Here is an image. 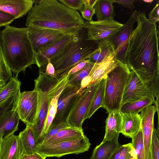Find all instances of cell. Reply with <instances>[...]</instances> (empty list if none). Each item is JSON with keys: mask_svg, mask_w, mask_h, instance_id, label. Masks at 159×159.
<instances>
[{"mask_svg": "<svg viewBox=\"0 0 159 159\" xmlns=\"http://www.w3.org/2000/svg\"><path fill=\"white\" fill-rule=\"evenodd\" d=\"M112 3H118L123 7L129 9H133L134 8V0H111Z\"/></svg>", "mask_w": 159, "mask_h": 159, "instance_id": "ee69618b", "label": "cell"}, {"mask_svg": "<svg viewBox=\"0 0 159 159\" xmlns=\"http://www.w3.org/2000/svg\"><path fill=\"white\" fill-rule=\"evenodd\" d=\"M45 74L49 75L52 78H57L55 75V70L54 66L51 62L50 60L48 61L46 65Z\"/></svg>", "mask_w": 159, "mask_h": 159, "instance_id": "bcb514c9", "label": "cell"}, {"mask_svg": "<svg viewBox=\"0 0 159 159\" xmlns=\"http://www.w3.org/2000/svg\"><path fill=\"white\" fill-rule=\"evenodd\" d=\"M15 19L13 16L0 10V27L9 25Z\"/></svg>", "mask_w": 159, "mask_h": 159, "instance_id": "60d3db41", "label": "cell"}, {"mask_svg": "<svg viewBox=\"0 0 159 159\" xmlns=\"http://www.w3.org/2000/svg\"><path fill=\"white\" fill-rule=\"evenodd\" d=\"M28 36L35 53L63 38L68 34L57 30L29 28Z\"/></svg>", "mask_w": 159, "mask_h": 159, "instance_id": "4fadbf2b", "label": "cell"}, {"mask_svg": "<svg viewBox=\"0 0 159 159\" xmlns=\"http://www.w3.org/2000/svg\"><path fill=\"white\" fill-rule=\"evenodd\" d=\"M94 64L89 61L81 70L70 75L68 84L72 86L80 85L82 80L89 75Z\"/></svg>", "mask_w": 159, "mask_h": 159, "instance_id": "1f68e13d", "label": "cell"}, {"mask_svg": "<svg viewBox=\"0 0 159 159\" xmlns=\"http://www.w3.org/2000/svg\"><path fill=\"white\" fill-rule=\"evenodd\" d=\"M119 61L116 59L113 48H111L103 60L99 63H95L90 73L92 74L89 87L98 84L117 66Z\"/></svg>", "mask_w": 159, "mask_h": 159, "instance_id": "9a60e30c", "label": "cell"}, {"mask_svg": "<svg viewBox=\"0 0 159 159\" xmlns=\"http://www.w3.org/2000/svg\"><path fill=\"white\" fill-rule=\"evenodd\" d=\"M143 1L146 3H151L153 1L152 0H143Z\"/></svg>", "mask_w": 159, "mask_h": 159, "instance_id": "681fc988", "label": "cell"}, {"mask_svg": "<svg viewBox=\"0 0 159 159\" xmlns=\"http://www.w3.org/2000/svg\"><path fill=\"white\" fill-rule=\"evenodd\" d=\"M32 125H26L25 129L18 135L23 155H30L37 152V145Z\"/></svg>", "mask_w": 159, "mask_h": 159, "instance_id": "cb8c5ba5", "label": "cell"}, {"mask_svg": "<svg viewBox=\"0 0 159 159\" xmlns=\"http://www.w3.org/2000/svg\"><path fill=\"white\" fill-rule=\"evenodd\" d=\"M20 120L16 112L12 109L0 120V139L3 140L14 134L18 129Z\"/></svg>", "mask_w": 159, "mask_h": 159, "instance_id": "44dd1931", "label": "cell"}, {"mask_svg": "<svg viewBox=\"0 0 159 159\" xmlns=\"http://www.w3.org/2000/svg\"><path fill=\"white\" fill-rule=\"evenodd\" d=\"M124 148L119 159H137L136 154L131 143L124 144Z\"/></svg>", "mask_w": 159, "mask_h": 159, "instance_id": "8d00e7d4", "label": "cell"}, {"mask_svg": "<svg viewBox=\"0 0 159 159\" xmlns=\"http://www.w3.org/2000/svg\"><path fill=\"white\" fill-rule=\"evenodd\" d=\"M121 114L122 118L121 133L127 137L132 138L141 128L140 114L134 112Z\"/></svg>", "mask_w": 159, "mask_h": 159, "instance_id": "7402d4cb", "label": "cell"}, {"mask_svg": "<svg viewBox=\"0 0 159 159\" xmlns=\"http://www.w3.org/2000/svg\"><path fill=\"white\" fill-rule=\"evenodd\" d=\"M59 79L54 78L40 72L34 80V89L38 96V109L36 119L32 128L36 143L43 135L49 107L48 93L57 83Z\"/></svg>", "mask_w": 159, "mask_h": 159, "instance_id": "52a82bcc", "label": "cell"}, {"mask_svg": "<svg viewBox=\"0 0 159 159\" xmlns=\"http://www.w3.org/2000/svg\"><path fill=\"white\" fill-rule=\"evenodd\" d=\"M84 135L83 129L69 127L60 130L54 136L42 144H52L67 141L80 138Z\"/></svg>", "mask_w": 159, "mask_h": 159, "instance_id": "4316f807", "label": "cell"}, {"mask_svg": "<svg viewBox=\"0 0 159 159\" xmlns=\"http://www.w3.org/2000/svg\"><path fill=\"white\" fill-rule=\"evenodd\" d=\"M29 28L8 25L1 31L4 56L11 72L18 76L35 64V53L28 36Z\"/></svg>", "mask_w": 159, "mask_h": 159, "instance_id": "3957f363", "label": "cell"}, {"mask_svg": "<svg viewBox=\"0 0 159 159\" xmlns=\"http://www.w3.org/2000/svg\"><path fill=\"white\" fill-rule=\"evenodd\" d=\"M37 109V93L34 89L20 92L15 96L12 109L26 125H34Z\"/></svg>", "mask_w": 159, "mask_h": 159, "instance_id": "9c48e42d", "label": "cell"}, {"mask_svg": "<svg viewBox=\"0 0 159 159\" xmlns=\"http://www.w3.org/2000/svg\"><path fill=\"white\" fill-rule=\"evenodd\" d=\"M12 77V72L8 67L4 56L0 31V88L5 85Z\"/></svg>", "mask_w": 159, "mask_h": 159, "instance_id": "4dcf8cb0", "label": "cell"}, {"mask_svg": "<svg viewBox=\"0 0 159 159\" xmlns=\"http://www.w3.org/2000/svg\"><path fill=\"white\" fill-rule=\"evenodd\" d=\"M131 138V143L135 151L137 159H145L144 146L141 128Z\"/></svg>", "mask_w": 159, "mask_h": 159, "instance_id": "d6a6232c", "label": "cell"}, {"mask_svg": "<svg viewBox=\"0 0 159 159\" xmlns=\"http://www.w3.org/2000/svg\"><path fill=\"white\" fill-rule=\"evenodd\" d=\"M157 112L154 105H150L143 110L140 114L141 128L144 146L145 159H152L150 151L151 142L154 128V119Z\"/></svg>", "mask_w": 159, "mask_h": 159, "instance_id": "5bb4252c", "label": "cell"}, {"mask_svg": "<svg viewBox=\"0 0 159 159\" xmlns=\"http://www.w3.org/2000/svg\"><path fill=\"white\" fill-rule=\"evenodd\" d=\"M15 96L9 98L0 105V120L12 109Z\"/></svg>", "mask_w": 159, "mask_h": 159, "instance_id": "ab89813d", "label": "cell"}, {"mask_svg": "<svg viewBox=\"0 0 159 159\" xmlns=\"http://www.w3.org/2000/svg\"><path fill=\"white\" fill-rule=\"evenodd\" d=\"M33 4V0H0V10L13 16L16 19L28 13Z\"/></svg>", "mask_w": 159, "mask_h": 159, "instance_id": "ac0fdd59", "label": "cell"}, {"mask_svg": "<svg viewBox=\"0 0 159 159\" xmlns=\"http://www.w3.org/2000/svg\"><path fill=\"white\" fill-rule=\"evenodd\" d=\"M21 82L17 76H13L5 85L0 88V105L9 98L20 92Z\"/></svg>", "mask_w": 159, "mask_h": 159, "instance_id": "83f0119b", "label": "cell"}, {"mask_svg": "<svg viewBox=\"0 0 159 159\" xmlns=\"http://www.w3.org/2000/svg\"><path fill=\"white\" fill-rule=\"evenodd\" d=\"M69 77L70 75H67L60 78L48 93V110L42 136L48 132L52 124L56 113L59 96L68 83Z\"/></svg>", "mask_w": 159, "mask_h": 159, "instance_id": "e0dca14e", "label": "cell"}, {"mask_svg": "<svg viewBox=\"0 0 159 159\" xmlns=\"http://www.w3.org/2000/svg\"><path fill=\"white\" fill-rule=\"evenodd\" d=\"M137 25L130 34L126 54L130 70L149 75H159L158 32L144 11H134Z\"/></svg>", "mask_w": 159, "mask_h": 159, "instance_id": "6da1fadb", "label": "cell"}, {"mask_svg": "<svg viewBox=\"0 0 159 159\" xmlns=\"http://www.w3.org/2000/svg\"><path fill=\"white\" fill-rule=\"evenodd\" d=\"M105 133L103 141L109 139L121 133L122 118L120 111L109 113L106 121Z\"/></svg>", "mask_w": 159, "mask_h": 159, "instance_id": "d4e9b609", "label": "cell"}, {"mask_svg": "<svg viewBox=\"0 0 159 159\" xmlns=\"http://www.w3.org/2000/svg\"><path fill=\"white\" fill-rule=\"evenodd\" d=\"M123 24L114 19L86 21L84 27L86 30L87 39L98 41H107L118 31Z\"/></svg>", "mask_w": 159, "mask_h": 159, "instance_id": "8fae6325", "label": "cell"}, {"mask_svg": "<svg viewBox=\"0 0 159 159\" xmlns=\"http://www.w3.org/2000/svg\"><path fill=\"white\" fill-rule=\"evenodd\" d=\"M124 147V144L120 145L114 151L109 159H119Z\"/></svg>", "mask_w": 159, "mask_h": 159, "instance_id": "7dc6e473", "label": "cell"}, {"mask_svg": "<svg viewBox=\"0 0 159 159\" xmlns=\"http://www.w3.org/2000/svg\"><path fill=\"white\" fill-rule=\"evenodd\" d=\"M59 2L72 10L81 11L84 7L83 0H59Z\"/></svg>", "mask_w": 159, "mask_h": 159, "instance_id": "f35d334b", "label": "cell"}, {"mask_svg": "<svg viewBox=\"0 0 159 159\" xmlns=\"http://www.w3.org/2000/svg\"><path fill=\"white\" fill-rule=\"evenodd\" d=\"M2 140H2V139H0V149H1V144H2Z\"/></svg>", "mask_w": 159, "mask_h": 159, "instance_id": "f907efd6", "label": "cell"}, {"mask_svg": "<svg viewBox=\"0 0 159 159\" xmlns=\"http://www.w3.org/2000/svg\"><path fill=\"white\" fill-rule=\"evenodd\" d=\"M136 22L134 11L131 12L129 19L121 28L107 41L116 51L125 41L128 40Z\"/></svg>", "mask_w": 159, "mask_h": 159, "instance_id": "d6986e66", "label": "cell"}, {"mask_svg": "<svg viewBox=\"0 0 159 159\" xmlns=\"http://www.w3.org/2000/svg\"><path fill=\"white\" fill-rule=\"evenodd\" d=\"M130 70V77L124 93L121 105L150 98L155 101L154 106L157 112H159V75H149Z\"/></svg>", "mask_w": 159, "mask_h": 159, "instance_id": "5b68a950", "label": "cell"}, {"mask_svg": "<svg viewBox=\"0 0 159 159\" xmlns=\"http://www.w3.org/2000/svg\"><path fill=\"white\" fill-rule=\"evenodd\" d=\"M78 34L68 35L35 53V64L39 68L47 65L48 61L50 60L61 53L73 40Z\"/></svg>", "mask_w": 159, "mask_h": 159, "instance_id": "2e32d148", "label": "cell"}, {"mask_svg": "<svg viewBox=\"0 0 159 159\" xmlns=\"http://www.w3.org/2000/svg\"><path fill=\"white\" fill-rule=\"evenodd\" d=\"M22 155L18 135L13 134L2 140L0 159H20Z\"/></svg>", "mask_w": 159, "mask_h": 159, "instance_id": "ffe728a7", "label": "cell"}, {"mask_svg": "<svg viewBox=\"0 0 159 159\" xmlns=\"http://www.w3.org/2000/svg\"><path fill=\"white\" fill-rule=\"evenodd\" d=\"M84 7L80 11L82 18L86 19L87 21H93L92 17L95 14L94 7L90 6L87 0H83Z\"/></svg>", "mask_w": 159, "mask_h": 159, "instance_id": "74e56055", "label": "cell"}, {"mask_svg": "<svg viewBox=\"0 0 159 159\" xmlns=\"http://www.w3.org/2000/svg\"><path fill=\"white\" fill-rule=\"evenodd\" d=\"M159 2L148 14L149 20L151 22L156 24L159 21Z\"/></svg>", "mask_w": 159, "mask_h": 159, "instance_id": "7bdbcfd3", "label": "cell"}, {"mask_svg": "<svg viewBox=\"0 0 159 159\" xmlns=\"http://www.w3.org/2000/svg\"><path fill=\"white\" fill-rule=\"evenodd\" d=\"M119 135L117 134L111 139L102 140L93 150L90 159H109L120 145L118 142Z\"/></svg>", "mask_w": 159, "mask_h": 159, "instance_id": "603a6c76", "label": "cell"}, {"mask_svg": "<svg viewBox=\"0 0 159 159\" xmlns=\"http://www.w3.org/2000/svg\"><path fill=\"white\" fill-rule=\"evenodd\" d=\"M89 61L88 59L80 61L65 72L62 77L64 75H71L75 74L83 68Z\"/></svg>", "mask_w": 159, "mask_h": 159, "instance_id": "b9f144b4", "label": "cell"}, {"mask_svg": "<svg viewBox=\"0 0 159 159\" xmlns=\"http://www.w3.org/2000/svg\"><path fill=\"white\" fill-rule=\"evenodd\" d=\"M69 127L66 122H63L57 125H51L48 132L42 136L37 142V146L42 144L56 134L62 129Z\"/></svg>", "mask_w": 159, "mask_h": 159, "instance_id": "e575fe53", "label": "cell"}, {"mask_svg": "<svg viewBox=\"0 0 159 159\" xmlns=\"http://www.w3.org/2000/svg\"><path fill=\"white\" fill-rule=\"evenodd\" d=\"M92 80L91 76L88 75L84 77L81 81L79 92L81 93L91 84Z\"/></svg>", "mask_w": 159, "mask_h": 159, "instance_id": "f6af8a7d", "label": "cell"}, {"mask_svg": "<svg viewBox=\"0 0 159 159\" xmlns=\"http://www.w3.org/2000/svg\"><path fill=\"white\" fill-rule=\"evenodd\" d=\"M130 74L128 65L119 61L117 66L107 75L102 107L108 113L120 111Z\"/></svg>", "mask_w": 159, "mask_h": 159, "instance_id": "8992f818", "label": "cell"}, {"mask_svg": "<svg viewBox=\"0 0 159 159\" xmlns=\"http://www.w3.org/2000/svg\"><path fill=\"white\" fill-rule=\"evenodd\" d=\"M91 144L84 135L75 139L52 144L37 146V152L47 157H60L70 154H78L88 151Z\"/></svg>", "mask_w": 159, "mask_h": 159, "instance_id": "ba28073f", "label": "cell"}, {"mask_svg": "<svg viewBox=\"0 0 159 159\" xmlns=\"http://www.w3.org/2000/svg\"><path fill=\"white\" fill-rule=\"evenodd\" d=\"M85 21L76 11L57 0H41L28 13L25 26L61 31L68 35L78 34Z\"/></svg>", "mask_w": 159, "mask_h": 159, "instance_id": "7a4b0ae2", "label": "cell"}, {"mask_svg": "<svg viewBox=\"0 0 159 159\" xmlns=\"http://www.w3.org/2000/svg\"><path fill=\"white\" fill-rule=\"evenodd\" d=\"M155 103V101L150 98L141 99L134 102L121 105L120 111L121 113L134 112L139 113L147 107Z\"/></svg>", "mask_w": 159, "mask_h": 159, "instance_id": "f546056e", "label": "cell"}, {"mask_svg": "<svg viewBox=\"0 0 159 159\" xmlns=\"http://www.w3.org/2000/svg\"><path fill=\"white\" fill-rule=\"evenodd\" d=\"M80 87V85L72 86L67 83L59 96L56 113L51 125L66 122L77 99L82 93L79 92Z\"/></svg>", "mask_w": 159, "mask_h": 159, "instance_id": "7c38bea8", "label": "cell"}, {"mask_svg": "<svg viewBox=\"0 0 159 159\" xmlns=\"http://www.w3.org/2000/svg\"><path fill=\"white\" fill-rule=\"evenodd\" d=\"M99 41L87 39V31L83 27L75 39L57 56L51 60L57 79L76 63L88 59L98 49Z\"/></svg>", "mask_w": 159, "mask_h": 159, "instance_id": "277c9868", "label": "cell"}, {"mask_svg": "<svg viewBox=\"0 0 159 159\" xmlns=\"http://www.w3.org/2000/svg\"><path fill=\"white\" fill-rule=\"evenodd\" d=\"M111 0H98L94 8L97 20L114 19L115 16Z\"/></svg>", "mask_w": 159, "mask_h": 159, "instance_id": "484cf974", "label": "cell"}, {"mask_svg": "<svg viewBox=\"0 0 159 159\" xmlns=\"http://www.w3.org/2000/svg\"><path fill=\"white\" fill-rule=\"evenodd\" d=\"M159 129L154 128L152 132L150 151L152 159H159Z\"/></svg>", "mask_w": 159, "mask_h": 159, "instance_id": "d590c367", "label": "cell"}, {"mask_svg": "<svg viewBox=\"0 0 159 159\" xmlns=\"http://www.w3.org/2000/svg\"><path fill=\"white\" fill-rule=\"evenodd\" d=\"M106 80V79H103L98 84L97 89L91 103L87 119L90 118L98 109L102 107Z\"/></svg>", "mask_w": 159, "mask_h": 159, "instance_id": "f1b7e54d", "label": "cell"}, {"mask_svg": "<svg viewBox=\"0 0 159 159\" xmlns=\"http://www.w3.org/2000/svg\"><path fill=\"white\" fill-rule=\"evenodd\" d=\"M46 157L38 152L30 155H23L20 159H46Z\"/></svg>", "mask_w": 159, "mask_h": 159, "instance_id": "c3c4849f", "label": "cell"}, {"mask_svg": "<svg viewBox=\"0 0 159 159\" xmlns=\"http://www.w3.org/2000/svg\"><path fill=\"white\" fill-rule=\"evenodd\" d=\"M111 48V46L106 41L99 42L98 50L92 55L88 59L89 62L93 63L101 62Z\"/></svg>", "mask_w": 159, "mask_h": 159, "instance_id": "836d02e7", "label": "cell"}, {"mask_svg": "<svg viewBox=\"0 0 159 159\" xmlns=\"http://www.w3.org/2000/svg\"><path fill=\"white\" fill-rule=\"evenodd\" d=\"M98 84L87 87L80 94L69 115L66 122L70 127L83 130L82 125L87 116Z\"/></svg>", "mask_w": 159, "mask_h": 159, "instance_id": "30bf717a", "label": "cell"}]
</instances>
